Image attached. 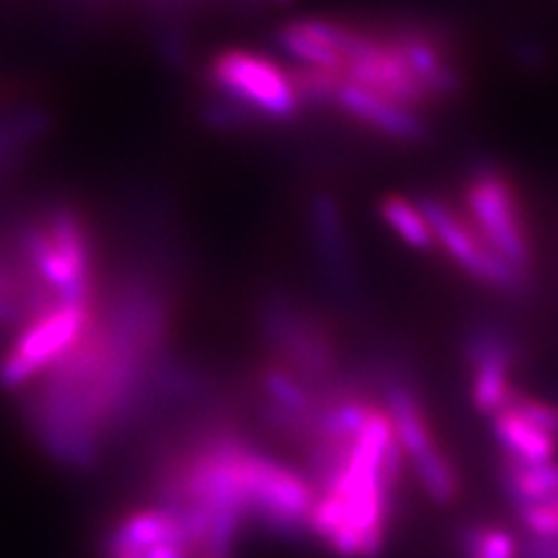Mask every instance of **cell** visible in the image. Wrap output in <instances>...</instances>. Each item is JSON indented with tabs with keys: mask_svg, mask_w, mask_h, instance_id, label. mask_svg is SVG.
Returning a JSON list of instances; mask_svg holds the SVG:
<instances>
[{
	"mask_svg": "<svg viewBox=\"0 0 558 558\" xmlns=\"http://www.w3.org/2000/svg\"><path fill=\"white\" fill-rule=\"evenodd\" d=\"M166 545H189L194 549L182 514L149 502L114 519L102 533L98 549L100 558H149L154 549Z\"/></svg>",
	"mask_w": 558,
	"mask_h": 558,
	"instance_id": "cell-10",
	"label": "cell"
},
{
	"mask_svg": "<svg viewBox=\"0 0 558 558\" xmlns=\"http://www.w3.org/2000/svg\"><path fill=\"white\" fill-rule=\"evenodd\" d=\"M340 114L349 117L354 124L368 129L381 137L393 140V143L414 145L422 143L428 135V121L422 112L410 110L405 105L393 102L373 92H365L361 86L347 82L338 86L333 108Z\"/></svg>",
	"mask_w": 558,
	"mask_h": 558,
	"instance_id": "cell-11",
	"label": "cell"
},
{
	"mask_svg": "<svg viewBox=\"0 0 558 558\" xmlns=\"http://www.w3.org/2000/svg\"><path fill=\"white\" fill-rule=\"evenodd\" d=\"M349 22L305 16L279 26L277 43L305 68L333 70L342 75Z\"/></svg>",
	"mask_w": 558,
	"mask_h": 558,
	"instance_id": "cell-12",
	"label": "cell"
},
{
	"mask_svg": "<svg viewBox=\"0 0 558 558\" xmlns=\"http://www.w3.org/2000/svg\"><path fill=\"white\" fill-rule=\"evenodd\" d=\"M556 500H558V496H556Z\"/></svg>",
	"mask_w": 558,
	"mask_h": 558,
	"instance_id": "cell-21",
	"label": "cell"
},
{
	"mask_svg": "<svg viewBox=\"0 0 558 558\" xmlns=\"http://www.w3.org/2000/svg\"><path fill=\"white\" fill-rule=\"evenodd\" d=\"M310 223L324 270L342 293L354 291V258L344 229L338 201L330 194H317L310 205Z\"/></svg>",
	"mask_w": 558,
	"mask_h": 558,
	"instance_id": "cell-13",
	"label": "cell"
},
{
	"mask_svg": "<svg viewBox=\"0 0 558 558\" xmlns=\"http://www.w3.org/2000/svg\"><path fill=\"white\" fill-rule=\"evenodd\" d=\"M98 299L31 307L14 326V336L0 356V384L8 391H26L43 379L89 330Z\"/></svg>",
	"mask_w": 558,
	"mask_h": 558,
	"instance_id": "cell-6",
	"label": "cell"
},
{
	"mask_svg": "<svg viewBox=\"0 0 558 558\" xmlns=\"http://www.w3.org/2000/svg\"><path fill=\"white\" fill-rule=\"evenodd\" d=\"M416 203L424 209L430 223L435 244L473 282L508 295H519L526 291L531 279L517 272L508 260L488 247L484 238L475 231V226L463 215V209L451 207L435 196H422Z\"/></svg>",
	"mask_w": 558,
	"mask_h": 558,
	"instance_id": "cell-9",
	"label": "cell"
},
{
	"mask_svg": "<svg viewBox=\"0 0 558 558\" xmlns=\"http://www.w3.org/2000/svg\"><path fill=\"white\" fill-rule=\"evenodd\" d=\"M207 114L226 129L284 124L305 110L293 70L247 47L219 49L205 63Z\"/></svg>",
	"mask_w": 558,
	"mask_h": 558,
	"instance_id": "cell-3",
	"label": "cell"
},
{
	"mask_svg": "<svg viewBox=\"0 0 558 558\" xmlns=\"http://www.w3.org/2000/svg\"><path fill=\"white\" fill-rule=\"evenodd\" d=\"M498 484L514 510L558 496V461L549 465H521L498 461Z\"/></svg>",
	"mask_w": 558,
	"mask_h": 558,
	"instance_id": "cell-15",
	"label": "cell"
},
{
	"mask_svg": "<svg viewBox=\"0 0 558 558\" xmlns=\"http://www.w3.org/2000/svg\"><path fill=\"white\" fill-rule=\"evenodd\" d=\"M201 558H233V556H201Z\"/></svg>",
	"mask_w": 558,
	"mask_h": 558,
	"instance_id": "cell-20",
	"label": "cell"
},
{
	"mask_svg": "<svg viewBox=\"0 0 558 558\" xmlns=\"http://www.w3.org/2000/svg\"><path fill=\"white\" fill-rule=\"evenodd\" d=\"M459 558H521V537L498 521H465L453 535Z\"/></svg>",
	"mask_w": 558,
	"mask_h": 558,
	"instance_id": "cell-16",
	"label": "cell"
},
{
	"mask_svg": "<svg viewBox=\"0 0 558 558\" xmlns=\"http://www.w3.org/2000/svg\"><path fill=\"white\" fill-rule=\"evenodd\" d=\"M154 8L166 10V12H186V10H196L205 8L213 0H147ZM221 3H235V5H284L291 3V0H221Z\"/></svg>",
	"mask_w": 558,
	"mask_h": 558,
	"instance_id": "cell-18",
	"label": "cell"
},
{
	"mask_svg": "<svg viewBox=\"0 0 558 558\" xmlns=\"http://www.w3.org/2000/svg\"><path fill=\"white\" fill-rule=\"evenodd\" d=\"M373 389H377L379 403L391 414L398 442L408 459L410 477L430 502L442 505V508L459 502L463 477L433 428L422 393L412 387L403 373L396 371L375 373Z\"/></svg>",
	"mask_w": 558,
	"mask_h": 558,
	"instance_id": "cell-5",
	"label": "cell"
},
{
	"mask_svg": "<svg viewBox=\"0 0 558 558\" xmlns=\"http://www.w3.org/2000/svg\"><path fill=\"white\" fill-rule=\"evenodd\" d=\"M492 433L500 449V461L521 465H549L558 461L556 435L512 405L492 416Z\"/></svg>",
	"mask_w": 558,
	"mask_h": 558,
	"instance_id": "cell-14",
	"label": "cell"
},
{
	"mask_svg": "<svg viewBox=\"0 0 558 558\" xmlns=\"http://www.w3.org/2000/svg\"><path fill=\"white\" fill-rule=\"evenodd\" d=\"M463 215L498 256L521 272L533 275L535 250L519 186L500 168L484 166L463 186Z\"/></svg>",
	"mask_w": 558,
	"mask_h": 558,
	"instance_id": "cell-8",
	"label": "cell"
},
{
	"mask_svg": "<svg viewBox=\"0 0 558 558\" xmlns=\"http://www.w3.org/2000/svg\"><path fill=\"white\" fill-rule=\"evenodd\" d=\"M521 537V558H558V537Z\"/></svg>",
	"mask_w": 558,
	"mask_h": 558,
	"instance_id": "cell-19",
	"label": "cell"
},
{
	"mask_svg": "<svg viewBox=\"0 0 558 558\" xmlns=\"http://www.w3.org/2000/svg\"><path fill=\"white\" fill-rule=\"evenodd\" d=\"M16 275L24 314L45 303L96 301L102 282L89 219L73 205L43 207L20 231Z\"/></svg>",
	"mask_w": 558,
	"mask_h": 558,
	"instance_id": "cell-2",
	"label": "cell"
},
{
	"mask_svg": "<svg viewBox=\"0 0 558 558\" xmlns=\"http://www.w3.org/2000/svg\"><path fill=\"white\" fill-rule=\"evenodd\" d=\"M172 319L161 279L131 272L102 287L84 338L24 391V422L51 461L96 468L105 449L159 410L156 379L170 361Z\"/></svg>",
	"mask_w": 558,
	"mask_h": 558,
	"instance_id": "cell-1",
	"label": "cell"
},
{
	"mask_svg": "<svg viewBox=\"0 0 558 558\" xmlns=\"http://www.w3.org/2000/svg\"><path fill=\"white\" fill-rule=\"evenodd\" d=\"M231 475L250 529L277 539L310 537V519L317 492L303 470L244 440L231 461Z\"/></svg>",
	"mask_w": 558,
	"mask_h": 558,
	"instance_id": "cell-4",
	"label": "cell"
},
{
	"mask_svg": "<svg viewBox=\"0 0 558 558\" xmlns=\"http://www.w3.org/2000/svg\"><path fill=\"white\" fill-rule=\"evenodd\" d=\"M379 217L389 226L391 233L400 242H405L410 250L428 252L438 247L424 209L418 207L416 201H410L400 194L384 196L379 201Z\"/></svg>",
	"mask_w": 558,
	"mask_h": 558,
	"instance_id": "cell-17",
	"label": "cell"
},
{
	"mask_svg": "<svg viewBox=\"0 0 558 558\" xmlns=\"http://www.w3.org/2000/svg\"><path fill=\"white\" fill-rule=\"evenodd\" d=\"M260 336L270 361L284 365L322 396L344 373L330 328L310 307L287 295H270L260 305Z\"/></svg>",
	"mask_w": 558,
	"mask_h": 558,
	"instance_id": "cell-7",
	"label": "cell"
}]
</instances>
